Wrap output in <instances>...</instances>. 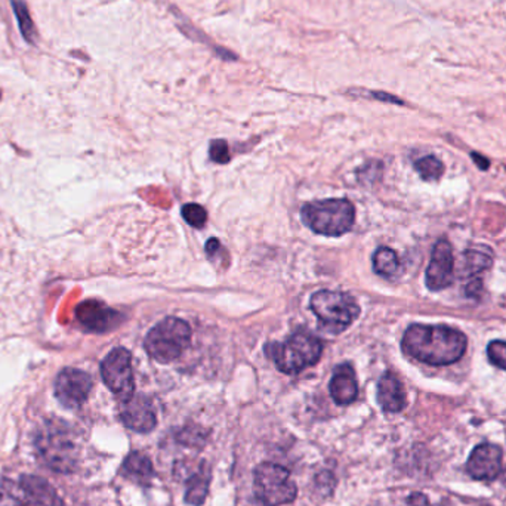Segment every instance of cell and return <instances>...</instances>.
Returning a JSON list of instances; mask_svg holds the SVG:
<instances>
[{"label":"cell","instance_id":"7","mask_svg":"<svg viewBox=\"0 0 506 506\" xmlns=\"http://www.w3.org/2000/svg\"><path fill=\"white\" fill-rule=\"evenodd\" d=\"M253 490L265 506H282L295 501L298 487L284 466L262 462L253 471Z\"/></svg>","mask_w":506,"mask_h":506},{"label":"cell","instance_id":"27","mask_svg":"<svg viewBox=\"0 0 506 506\" xmlns=\"http://www.w3.org/2000/svg\"><path fill=\"white\" fill-rule=\"evenodd\" d=\"M471 157H472V160L475 161V165L479 166L481 171H486L488 166H490V161L487 160V157L481 156L479 152H472Z\"/></svg>","mask_w":506,"mask_h":506},{"label":"cell","instance_id":"15","mask_svg":"<svg viewBox=\"0 0 506 506\" xmlns=\"http://www.w3.org/2000/svg\"><path fill=\"white\" fill-rule=\"evenodd\" d=\"M329 390L331 399L339 406H346L355 401L359 395V384L351 364H341L335 369Z\"/></svg>","mask_w":506,"mask_h":506},{"label":"cell","instance_id":"17","mask_svg":"<svg viewBox=\"0 0 506 506\" xmlns=\"http://www.w3.org/2000/svg\"><path fill=\"white\" fill-rule=\"evenodd\" d=\"M121 475L126 479L134 481V483L145 484L150 483V479L154 475L152 463L150 457L145 456L141 452H132L129 456L126 457L121 470Z\"/></svg>","mask_w":506,"mask_h":506},{"label":"cell","instance_id":"28","mask_svg":"<svg viewBox=\"0 0 506 506\" xmlns=\"http://www.w3.org/2000/svg\"><path fill=\"white\" fill-rule=\"evenodd\" d=\"M220 249V240H216V238H211L206 245V252L209 255H212L214 252L218 251Z\"/></svg>","mask_w":506,"mask_h":506},{"label":"cell","instance_id":"23","mask_svg":"<svg viewBox=\"0 0 506 506\" xmlns=\"http://www.w3.org/2000/svg\"><path fill=\"white\" fill-rule=\"evenodd\" d=\"M183 216L194 229H203L207 221V212L198 203H187L183 207Z\"/></svg>","mask_w":506,"mask_h":506},{"label":"cell","instance_id":"5","mask_svg":"<svg viewBox=\"0 0 506 506\" xmlns=\"http://www.w3.org/2000/svg\"><path fill=\"white\" fill-rule=\"evenodd\" d=\"M309 305L322 326L331 333L346 331L360 315V307L354 298L344 292H315Z\"/></svg>","mask_w":506,"mask_h":506},{"label":"cell","instance_id":"3","mask_svg":"<svg viewBox=\"0 0 506 506\" xmlns=\"http://www.w3.org/2000/svg\"><path fill=\"white\" fill-rule=\"evenodd\" d=\"M304 224L314 233L338 237L354 225L355 209L346 199H329L305 205L300 212Z\"/></svg>","mask_w":506,"mask_h":506},{"label":"cell","instance_id":"25","mask_svg":"<svg viewBox=\"0 0 506 506\" xmlns=\"http://www.w3.org/2000/svg\"><path fill=\"white\" fill-rule=\"evenodd\" d=\"M211 157L212 160L218 161V163H227L230 161L229 145L222 139L214 141L211 144Z\"/></svg>","mask_w":506,"mask_h":506},{"label":"cell","instance_id":"18","mask_svg":"<svg viewBox=\"0 0 506 506\" xmlns=\"http://www.w3.org/2000/svg\"><path fill=\"white\" fill-rule=\"evenodd\" d=\"M207 490H209V477L206 471H199L198 474H193L187 479L185 502L189 505H203V502L206 501Z\"/></svg>","mask_w":506,"mask_h":506},{"label":"cell","instance_id":"21","mask_svg":"<svg viewBox=\"0 0 506 506\" xmlns=\"http://www.w3.org/2000/svg\"><path fill=\"white\" fill-rule=\"evenodd\" d=\"M416 171L419 172L422 180L437 181L444 174L443 161L439 160L435 156L422 157L421 160L415 163Z\"/></svg>","mask_w":506,"mask_h":506},{"label":"cell","instance_id":"12","mask_svg":"<svg viewBox=\"0 0 506 506\" xmlns=\"http://www.w3.org/2000/svg\"><path fill=\"white\" fill-rule=\"evenodd\" d=\"M76 317L82 326L95 333L112 331L121 324V314L99 300H85L76 309Z\"/></svg>","mask_w":506,"mask_h":506},{"label":"cell","instance_id":"16","mask_svg":"<svg viewBox=\"0 0 506 506\" xmlns=\"http://www.w3.org/2000/svg\"><path fill=\"white\" fill-rule=\"evenodd\" d=\"M378 403L386 413H399L406 408L408 399L403 384L394 373L386 372L378 384Z\"/></svg>","mask_w":506,"mask_h":506},{"label":"cell","instance_id":"1","mask_svg":"<svg viewBox=\"0 0 506 506\" xmlns=\"http://www.w3.org/2000/svg\"><path fill=\"white\" fill-rule=\"evenodd\" d=\"M466 336L448 326L412 324L401 341L404 354L430 366L456 363L465 354Z\"/></svg>","mask_w":506,"mask_h":506},{"label":"cell","instance_id":"4","mask_svg":"<svg viewBox=\"0 0 506 506\" xmlns=\"http://www.w3.org/2000/svg\"><path fill=\"white\" fill-rule=\"evenodd\" d=\"M191 341L189 323L176 317H166L148 331L144 341L147 354L159 363H171L183 355Z\"/></svg>","mask_w":506,"mask_h":506},{"label":"cell","instance_id":"10","mask_svg":"<svg viewBox=\"0 0 506 506\" xmlns=\"http://www.w3.org/2000/svg\"><path fill=\"white\" fill-rule=\"evenodd\" d=\"M92 379L79 369H64L55 381V394L59 403L68 409L81 408L90 397Z\"/></svg>","mask_w":506,"mask_h":506},{"label":"cell","instance_id":"22","mask_svg":"<svg viewBox=\"0 0 506 506\" xmlns=\"http://www.w3.org/2000/svg\"><path fill=\"white\" fill-rule=\"evenodd\" d=\"M465 271L471 276L481 273L484 269L492 267V256L484 253V252L466 251L465 255Z\"/></svg>","mask_w":506,"mask_h":506},{"label":"cell","instance_id":"19","mask_svg":"<svg viewBox=\"0 0 506 506\" xmlns=\"http://www.w3.org/2000/svg\"><path fill=\"white\" fill-rule=\"evenodd\" d=\"M400 267L399 256L390 247H379L373 253V269L375 273L384 277H391L397 273Z\"/></svg>","mask_w":506,"mask_h":506},{"label":"cell","instance_id":"24","mask_svg":"<svg viewBox=\"0 0 506 506\" xmlns=\"http://www.w3.org/2000/svg\"><path fill=\"white\" fill-rule=\"evenodd\" d=\"M487 357L493 366L506 370V342H490L487 346Z\"/></svg>","mask_w":506,"mask_h":506},{"label":"cell","instance_id":"14","mask_svg":"<svg viewBox=\"0 0 506 506\" xmlns=\"http://www.w3.org/2000/svg\"><path fill=\"white\" fill-rule=\"evenodd\" d=\"M121 419L129 430L147 434L157 425L156 413L152 403L144 395H132L121 406Z\"/></svg>","mask_w":506,"mask_h":506},{"label":"cell","instance_id":"6","mask_svg":"<svg viewBox=\"0 0 506 506\" xmlns=\"http://www.w3.org/2000/svg\"><path fill=\"white\" fill-rule=\"evenodd\" d=\"M37 456L51 470L68 474L76 468L77 448L67 428L50 424L37 434Z\"/></svg>","mask_w":506,"mask_h":506},{"label":"cell","instance_id":"2","mask_svg":"<svg viewBox=\"0 0 506 506\" xmlns=\"http://www.w3.org/2000/svg\"><path fill=\"white\" fill-rule=\"evenodd\" d=\"M265 348L278 370L287 375H295L311 368L323 354L322 341L304 331H296L283 344H269Z\"/></svg>","mask_w":506,"mask_h":506},{"label":"cell","instance_id":"11","mask_svg":"<svg viewBox=\"0 0 506 506\" xmlns=\"http://www.w3.org/2000/svg\"><path fill=\"white\" fill-rule=\"evenodd\" d=\"M455 271L452 245L448 240H440L432 249L430 265L426 269V287L432 292H440L450 286Z\"/></svg>","mask_w":506,"mask_h":506},{"label":"cell","instance_id":"26","mask_svg":"<svg viewBox=\"0 0 506 506\" xmlns=\"http://www.w3.org/2000/svg\"><path fill=\"white\" fill-rule=\"evenodd\" d=\"M409 503L412 506H430V502L422 493H413L412 496L409 497Z\"/></svg>","mask_w":506,"mask_h":506},{"label":"cell","instance_id":"13","mask_svg":"<svg viewBox=\"0 0 506 506\" xmlns=\"http://www.w3.org/2000/svg\"><path fill=\"white\" fill-rule=\"evenodd\" d=\"M468 474L479 481H493L502 471V450L494 444H479L466 463Z\"/></svg>","mask_w":506,"mask_h":506},{"label":"cell","instance_id":"20","mask_svg":"<svg viewBox=\"0 0 506 506\" xmlns=\"http://www.w3.org/2000/svg\"><path fill=\"white\" fill-rule=\"evenodd\" d=\"M11 5H12V10H14L17 21H19V32L23 35L24 41L33 45L36 42L37 32L26 2L24 0H11Z\"/></svg>","mask_w":506,"mask_h":506},{"label":"cell","instance_id":"9","mask_svg":"<svg viewBox=\"0 0 506 506\" xmlns=\"http://www.w3.org/2000/svg\"><path fill=\"white\" fill-rule=\"evenodd\" d=\"M8 493L19 506H63L55 488L36 475H23L19 483L8 487Z\"/></svg>","mask_w":506,"mask_h":506},{"label":"cell","instance_id":"8","mask_svg":"<svg viewBox=\"0 0 506 506\" xmlns=\"http://www.w3.org/2000/svg\"><path fill=\"white\" fill-rule=\"evenodd\" d=\"M101 377L108 390L121 401L134 395L135 381L132 372V357L125 348H114L101 363Z\"/></svg>","mask_w":506,"mask_h":506}]
</instances>
